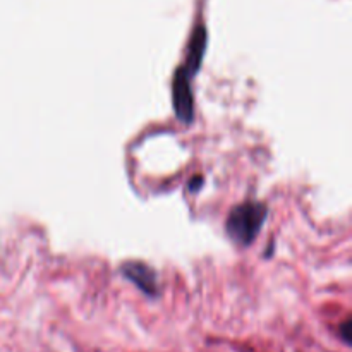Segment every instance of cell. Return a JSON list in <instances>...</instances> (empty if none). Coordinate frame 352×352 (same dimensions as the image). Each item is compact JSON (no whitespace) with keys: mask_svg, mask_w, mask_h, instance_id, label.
<instances>
[{"mask_svg":"<svg viewBox=\"0 0 352 352\" xmlns=\"http://www.w3.org/2000/svg\"><path fill=\"white\" fill-rule=\"evenodd\" d=\"M268 208L263 203L248 201L237 205L229 213L226 222L227 236L239 246H250L267 220Z\"/></svg>","mask_w":352,"mask_h":352,"instance_id":"6da1fadb","label":"cell"},{"mask_svg":"<svg viewBox=\"0 0 352 352\" xmlns=\"http://www.w3.org/2000/svg\"><path fill=\"white\" fill-rule=\"evenodd\" d=\"M191 76L186 72V69L179 67L174 74V82H172V102H174L175 116L179 120L189 124L195 117V100H192L191 91Z\"/></svg>","mask_w":352,"mask_h":352,"instance_id":"7a4b0ae2","label":"cell"},{"mask_svg":"<svg viewBox=\"0 0 352 352\" xmlns=\"http://www.w3.org/2000/svg\"><path fill=\"white\" fill-rule=\"evenodd\" d=\"M120 272H122V277L133 282L146 296H151V298L158 296L157 272L150 265L141 263V261H127V263L122 265Z\"/></svg>","mask_w":352,"mask_h":352,"instance_id":"3957f363","label":"cell"},{"mask_svg":"<svg viewBox=\"0 0 352 352\" xmlns=\"http://www.w3.org/2000/svg\"><path fill=\"white\" fill-rule=\"evenodd\" d=\"M205 47H206V30L203 24H199V26L195 30V33H192L191 43H189L188 60H186V65H182L189 76H195L196 72L199 71V65H201V60H203V54H205Z\"/></svg>","mask_w":352,"mask_h":352,"instance_id":"277c9868","label":"cell"},{"mask_svg":"<svg viewBox=\"0 0 352 352\" xmlns=\"http://www.w3.org/2000/svg\"><path fill=\"white\" fill-rule=\"evenodd\" d=\"M340 336H342L344 342H346L347 346H351V320L342 323V327H340Z\"/></svg>","mask_w":352,"mask_h":352,"instance_id":"5b68a950","label":"cell"},{"mask_svg":"<svg viewBox=\"0 0 352 352\" xmlns=\"http://www.w3.org/2000/svg\"><path fill=\"white\" fill-rule=\"evenodd\" d=\"M201 184H203V177H199V175H196V177L192 179L191 182H189L188 188H189V191H191V192H196V191H198L199 186H201Z\"/></svg>","mask_w":352,"mask_h":352,"instance_id":"8992f818","label":"cell"}]
</instances>
